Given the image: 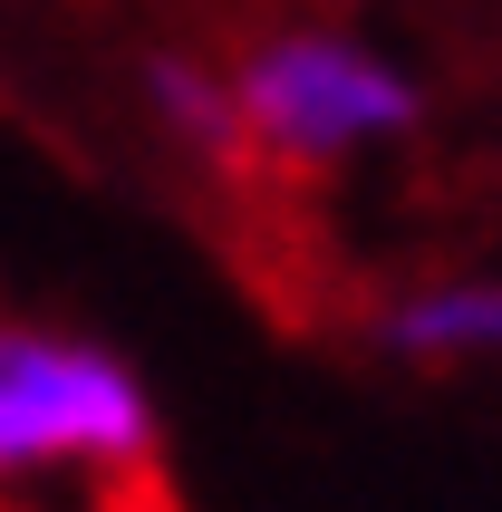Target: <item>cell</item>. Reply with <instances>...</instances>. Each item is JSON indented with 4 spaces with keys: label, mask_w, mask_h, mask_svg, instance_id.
<instances>
[{
    "label": "cell",
    "mask_w": 502,
    "mask_h": 512,
    "mask_svg": "<svg viewBox=\"0 0 502 512\" xmlns=\"http://www.w3.org/2000/svg\"><path fill=\"white\" fill-rule=\"evenodd\" d=\"M155 445L145 377L78 329L0 319V484L39 474H126Z\"/></svg>",
    "instance_id": "6da1fadb"
},
{
    "label": "cell",
    "mask_w": 502,
    "mask_h": 512,
    "mask_svg": "<svg viewBox=\"0 0 502 512\" xmlns=\"http://www.w3.org/2000/svg\"><path fill=\"white\" fill-rule=\"evenodd\" d=\"M416 107L425 97L396 58L358 49V39H329V29H280L232 78L242 136L290 155V165H338V155H358L377 136H406Z\"/></svg>",
    "instance_id": "7a4b0ae2"
},
{
    "label": "cell",
    "mask_w": 502,
    "mask_h": 512,
    "mask_svg": "<svg viewBox=\"0 0 502 512\" xmlns=\"http://www.w3.org/2000/svg\"><path fill=\"white\" fill-rule=\"evenodd\" d=\"M377 339L396 358H502V281H435L396 300Z\"/></svg>",
    "instance_id": "3957f363"
},
{
    "label": "cell",
    "mask_w": 502,
    "mask_h": 512,
    "mask_svg": "<svg viewBox=\"0 0 502 512\" xmlns=\"http://www.w3.org/2000/svg\"><path fill=\"white\" fill-rule=\"evenodd\" d=\"M145 97H155V116H165L184 145H203V155H232L242 145V116H232V87L213 78V68H194V58L155 49L145 58Z\"/></svg>",
    "instance_id": "277c9868"
}]
</instances>
